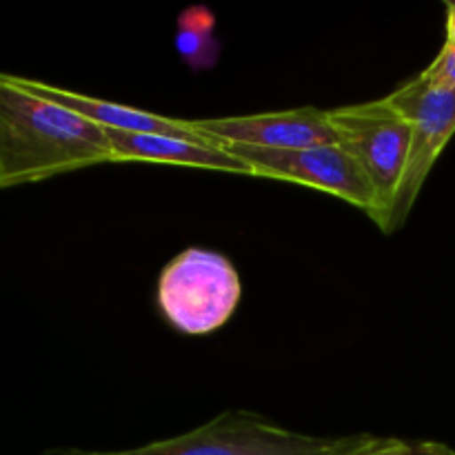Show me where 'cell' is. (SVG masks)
Segmentation results:
<instances>
[{
  "label": "cell",
  "instance_id": "obj_1",
  "mask_svg": "<svg viewBox=\"0 0 455 455\" xmlns=\"http://www.w3.org/2000/svg\"><path fill=\"white\" fill-rule=\"evenodd\" d=\"M114 163L107 132L0 71V189Z\"/></svg>",
  "mask_w": 455,
  "mask_h": 455
},
{
  "label": "cell",
  "instance_id": "obj_2",
  "mask_svg": "<svg viewBox=\"0 0 455 455\" xmlns=\"http://www.w3.org/2000/svg\"><path fill=\"white\" fill-rule=\"evenodd\" d=\"M380 435H309L275 425L247 409H227L213 420L167 440L118 451L78 447L49 449L40 455H354L378 443Z\"/></svg>",
  "mask_w": 455,
  "mask_h": 455
},
{
  "label": "cell",
  "instance_id": "obj_3",
  "mask_svg": "<svg viewBox=\"0 0 455 455\" xmlns=\"http://www.w3.org/2000/svg\"><path fill=\"white\" fill-rule=\"evenodd\" d=\"M327 111L338 145L355 160L373 191L369 220L382 234H389L391 212L411 149V123L391 105L389 98Z\"/></svg>",
  "mask_w": 455,
  "mask_h": 455
},
{
  "label": "cell",
  "instance_id": "obj_4",
  "mask_svg": "<svg viewBox=\"0 0 455 455\" xmlns=\"http://www.w3.org/2000/svg\"><path fill=\"white\" fill-rule=\"evenodd\" d=\"M243 298V280L222 253L187 247L160 271L156 305L182 336H209L225 327Z\"/></svg>",
  "mask_w": 455,
  "mask_h": 455
},
{
  "label": "cell",
  "instance_id": "obj_5",
  "mask_svg": "<svg viewBox=\"0 0 455 455\" xmlns=\"http://www.w3.org/2000/svg\"><path fill=\"white\" fill-rule=\"evenodd\" d=\"M387 98L411 123V149L391 212L387 234L391 235L407 222L431 169L455 136V92L429 87L420 76H413Z\"/></svg>",
  "mask_w": 455,
  "mask_h": 455
},
{
  "label": "cell",
  "instance_id": "obj_6",
  "mask_svg": "<svg viewBox=\"0 0 455 455\" xmlns=\"http://www.w3.org/2000/svg\"><path fill=\"white\" fill-rule=\"evenodd\" d=\"M244 163L251 178L296 182L323 194L336 196L364 213L373 212V191L355 160L340 145L305 149H262V147H222Z\"/></svg>",
  "mask_w": 455,
  "mask_h": 455
},
{
  "label": "cell",
  "instance_id": "obj_7",
  "mask_svg": "<svg viewBox=\"0 0 455 455\" xmlns=\"http://www.w3.org/2000/svg\"><path fill=\"white\" fill-rule=\"evenodd\" d=\"M196 133L218 147H262V149H305L336 145L329 111L298 107L287 111L225 118L191 120Z\"/></svg>",
  "mask_w": 455,
  "mask_h": 455
},
{
  "label": "cell",
  "instance_id": "obj_8",
  "mask_svg": "<svg viewBox=\"0 0 455 455\" xmlns=\"http://www.w3.org/2000/svg\"><path fill=\"white\" fill-rule=\"evenodd\" d=\"M20 87L29 89V92L38 93V96L47 98V100L58 102V105L67 107V109L76 111L83 118L92 120L93 124L102 127L105 132H132V133H158V136H173L182 138V140L200 142L191 120L182 118H169V116L154 114V111H145L140 107L120 105V102L105 100V98L87 96V93L74 92V89L58 87V84L43 83V80L25 78V76L12 74Z\"/></svg>",
  "mask_w": 455,
  "mask_h": 455
},
{
  "label": "cell",
  "instance_id": "obj_9",
  "mask_svg": "<svg viewBox=\"0 0 455 455\" xmlns=\"http://www.w3.org/2000/svg\"><path fill=\"white\" fill-rule=\"evenodd\" d=\"M114 163H151L173 167L209 169V172L251 176L249 167L213 142L182 140L158 133L107 132Z\"/></svg>",
  "mask_w": 455,
  "mask_h": 455
},
{
  "label": "cell",
  "instance_id": "obj_10",
  "mask_svg": "<svg viewBox=\"0 0 455 455\" xmlns=\"http://www.w3.org/2000/svg\"><path fill=\"white\" fill-rule=\"evenodd\" d=\"M173 47L191 71H209L220 60L222 44L216 38V16L204 4H194L180 12L176 20Z\"/></svg>",
  "mask_w": 455,
  "mask_h": 455
},
{
  "label": "cell",
  "instance_id": "obj_11",
  "mask_svg": "<svg viewBox=\"0 0 455 455\" xmlns=\"http://www.w3.org/2000/svg\"><path fill=\"white\" fill-rule=\"evenodd\" d=\"M354 455H455L449 444L434 443V440H403V438H378L364 451Z\"/></svg>",
  "mask_w": 455,
  "mask_h": 455
},
{
  "label": "cell",
  "instance_id": "obj_12",
  "mask_svg": "<svg viewBox=\"0 0 455 455\" xmlns=\"http://www.w3.org/2000/svg\"><path fill=\"white\" fill-rule=\"evenodd\" d=\"M422 80L429 87L435 89H447V92H455V44L444 43L438 56L431 60V65L425 71H420Z\"/></svg>",
  "mask_w": 455,
  "mask_h": 455
},
{
  "label": "cell",
  "instance_id": "obj_13",
  "mask_svg": "<svg viewBox=\"0 0 455 455\" xmlns=\"http://www.w3.org/2000/svg\"><path fill=\"white\" fill-rule=\"evenodd\" d=\"M444 43L455 44V3H447V40Z\"/></svg>",
  "mask_w": 455,
  "mask_h": 455
}]
</instances>
